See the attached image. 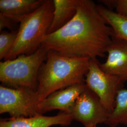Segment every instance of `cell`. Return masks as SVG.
Listing matches in <instances>:
<instances>
[{"instance_id":"obj_1","label":"cell","mask_w":127,"mask_h":127,"mask_svg":"<svg viewBox=\"0 0 127 127\" xmlns=\"http://www.w3.org/2000/svg\"><path fill=\"white\" fill-rule=\"evenodd\" d=\"M113 36L112 28L95 2L79 0L73 19L59 30L47 34L41 45L67 57L97 59L105 56Z\"/></svg>"},{"instance_id":"obj_2","label":"cell","mask_w":127,"mask_h":127,"mask_svg":"<svg viewBox=\"0 0 127 127\" xmlns=\"http://www.w3.org/2000/svg\"><path fill=\"white\" fill-rule=\"evenodd\" d=\"M91 59L70 57L48 50L45 62L40 69L36 92L42 101L55 91L84 82Z\"/></svg>"},{"instance_id":"obj_3","label":"cell","mask_w":127,"mask_h":127,"mask_svg":"<svg viewBox=\"0 0 127 127\" xmlns=\"http://www.w3.org/2000/svg\"><path fill=\"white\" fill-rule=\"evenodd\" d=\"M53 11V0H44L38 9L24 17L19 23L13 47L4 60L15 59L21 55L31 54L36 51L48 34Z\"/></svg>"},{"instance_id":"obj_4","label":"cell","mask_w":127,"mask_h":127,"mask_svg":"<svg viewBox=\"0 0 127 127\" xmlns=\"http://www.w3.org/2000/svg\"><path fill=\"white\" fill-rule=\"evenodd\" d=\"M48 50L43 46L30 55L0 63V81L11 88H27L36 91L41 66L47 59Z\"/></svg>"},{"instance_id":"obj_5","label":"cell","mask_w":127,"mask_h":127,"mask_svg":"<svg viewBox=\"0 0 127 127\" xmlns=\"http://www.w3.org/2000/svg\"><path fill=\"white\" fill-rule=\"evenodd\" d=\"M41 101L36 91L27 88L0 86V114L10 117H31L43 115Z\"/></svg>"},{"instance_id":"obj_6","label":"cell","mask_w":127,"mask_h":127,"mask_svg":"<svg viewBox=\"0 0 127 127\" xmlns=\"http://www.w3.org/2000/svg\"><path fill=\"white\" fill-rule=\"evenodd\" d=\"M85 83L87 87L98 97L109 114L114 110L118 92L123 88L124 82L117 76L103 71L97 59H91Z\"/></svg>"},{"instance_id":"obj_7","label":"cell","mask_w":127,"mask_h":127,"mask_svg":"<svg viewBox=\"0 0 127 127\" xmlns=\"http://www.w3.org/2000/svg\"><path fill=\"white\" fill-rule=\"evenodd\" d=\"M71 114L73 120L85 127L105 123L109 115L98 97L87 87L78 97Z\"/></svg>"},{"instance_id":"obj_8","label":"cell","mask_w":127,"mask_h":127,"mask_svg":"<svg viewBox=\"0 0 127 127\" xmlns=\"http://www.w3.org/2000/svg\"><path fill=\"white\" fill-rule=\"evenodd\" d=\"M107 59L99 66L104 73L119 78L124 83L127 82V41L113 35L108 47Z\"/></svg>"},{"instance_id":"obj_9","label":"cell","mask_w":127,"mask_h":127,"mask_svg":"<svg viewBox=\"0 0 127 127\" xmlns=\"http://www.w3.org/2000/svg\"><path fill=\"white\" fill-rule=\"evenodd\" d=\"M85 82L74 84L55 91L41 102V107L43 114L54 110L71 114L79 96L85 91Z\"/></svg>"},{"instance_id":"obj_10","label":"cell","mask_w":127,"mask_h":127,"mask_svg":"<svg viewBox=\"0 0 127 127\" xmlns=\"http://www.w3.org/2000/svg\"><path fill=\"white\" fill-rule=\"evenodd\" d=\"M73 120L71 114L60 111L52 116L41 115L31 117L1 119L0 127H50L53 125L65 127L70 125Z\"/></svg>"},{"instance_id":"obj_11","label":"cell","mask_w":127,"mask_h":127,"mask_svg":"<svg viewBox=\"0 0 127 127\" xmlns=\"http://www.w3.org/2000/svg\"><path fill=\"white\" fill-rule=\"evenodd\" d=\"M44 0H0V13L19 23L24 17L38 9Z\"/></svg>"},{"instance_id":"obj_12","label":"cell","mask_w":127,"mask_h":127,"mask_svg":"<svg viewBox=\"0 0 127 127\" xmlns=\"http://www.w3.org/2000/svg\"><path fill=\"white\" fill-rule=\"evenodd\" d=\"M53 18L48 34L59 30L69 22L77 12L79 0H53Z\"/></svg>"},{"instance_id":"obj_13","label":"cell","mask_w":127,"mask_h":127,"mask_svg":"<svg viewBox=\"0 0 127 127\" xmlns=\"http://www.w3.org/2000/svg\"><path fill=\"white\" fill-rule=\"evenodd\" d=\"M96 8L106 22L112 28L114 36L127 41V18L104 6L97 5Z\"/></svg>"},{"instance_id":"obj_14","label":"cell","mask_w":127,"mask_h":127,"mask_svg":"<svg viewBox=\"0 0 127 127\" xmlns=\"http://www.w3.org/2000/svg\"><path fill=\"white\" fill-rule=\"evenodd\" d=\"M104 124L110 127L127 125V89L123 88L118 92L114 108Z\"/></svg>"},{"instance_id":"obj_15","label":"cell","mask_w":127,"mask_h":127,"mask_svg":"<svg viewBox=\"0 0 127 127\" xmlns=\"http://www.w3.org/2000/svg\"><path fill=\"white\" fill-rule=\"evenodd\" d=\"M18 30L7 32L2 31L0 33V59H5L11 51L16 41Z\"/></svg>"},{"instance_id":"obj_16","label":"cell","mask_w":127,"mask_h":127,"mask_svg":"<svg viewBox=\"0 0 127 127\" xmlns=\"http://www.w3.org/2000/svg\"><path fill=\"white\" fill-rule=\"evenodd\" d=\"M17 24L12 19L0 13V32L5 28L9 29L11 31H16L17 30H15V28Z\"/></svg>"},{"instance_id":"obj_17","label":"cell","mask_w":127,"mask_h":127,"mask_svg":"<svg viewBox=\"0 0 127 127\" xmlns=\"http://www.w3.org/2000/svg\"><path fill=\"white\" fill-rule=\"evenodd\" d=\"M115 12L127 18V0H115Z\"/></svg>"},{"instance_id":"obj_18","label":"cell","mask_w":127,"mask_h":127,"mask_svg":"<svg viewBox=\"0 0 127 127\" xmlns=\"http://www.w3.org/2000/svg\"><path fill=\"white\" fill-rule=\"evenodd\" d=\"M87 127H96V126H89Z\"/></svg>"}]
</instances>
